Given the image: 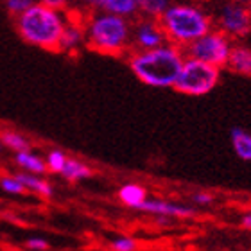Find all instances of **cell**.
Wrapping results in <instances>:
<instances>
[{
    "label": "cell",
    "instance_id": "1",
    "mask_svg": "<svg viewBox=\"0 0 251 251\" xmlns=\"http://www.w3.org/2000/svg\"><path fill=\"white\" fill-rule=\"evenodd\" d=\"M185 58L183 49L165 42L154 49L129 50L127 65L140 83L152 88H174Z\"/></svg>",
    "mask_w": 251,
    "mask_h": 251
},
{
    "label": "cell",
    "instance_id": "2",
    "mask_svg": "<svg viewBox=\"0 0 251 251\" xmlns=\"http://www.w3.org/2000/svg\"><path fill=\"white\" fill-rule=\"evenodd\" d=\"M86 47L104 56L122 58L131 50V18L108 11L83 15Z\"/></svg>",
    "mask_w": 251,
    "mask_h": 251
},
{
    "label": "cell",
    "instance_id": "3",
    "mask_svg": "<svg viewBox=\"0 0 251 251\" xmlns=\"http://www.w3.org/2000/svg\"><path fill=\"white\" fill-rule=\"evenodd\" d=\"M67 20L68 13L36 2L29 9L15 16V27L22 40L32 47L43 50H58Z\"/></svg>",
    "mask_w": 251,
    "mask_h": 251
},
{
    "label": "cell",
    "instance_id": "4",
    "mask_svg": "<svg viewBox=\"0 0 251 251\" xmlns=\"http://www.w3.org/2000/svg\"><path fill=\"white\" fill-rule=\"evenodd\" d=\"M158 20L162 24L167 42L178 45L183 50L194 40H198L201 34L214 27L210 11L201 5L187 4V2L169 4Z\"/></svg>",
    "mask_w": 251,
    "mask_h": 251
},
{
    "label": "cell",
    "instance_id": "5",
    "mask_svg": "<svg viewBox=\"0 0 251 251\" xmlns=\"http://www.w3.org/2000/svg\"><path fill=\"white\" fill-rule=\"evenodd\" d=\"M221 79V68L210 63H204L201 59L185 58L181 70L178 74L174 90L179 94L192 95V97H201V95L210 94L217 86Z\"/></svg>",
    "mask_w": 251,
    "mask_h": 251
},
{
    "label": "cell",
    "instance_id": "6",
    "mask_svg": "<svg viewBox=\"0 0 251 251\" xmlns=\"http://www.w3.org/2000/svg\"><path fill=\"white\" fill-rule=\"evenodd\" d=\"M231 47H233V40L219 31L217 27H212L198 40H194L188 47H185V56L225 68L230 58Z\"/></svg>",
    "mask_w": 251,
    "mask_h": 251
},
{
    "label": "cell",
    "instance_id": "7",
    "mask_svg": "<svg viewBox=\"0 0 251 251\" xmlns=\"http://www.w3.org/2000/svg\"><path fill=\"white\" fill-rule=\"evenodd\" d=\"M214 27L230 36L233 42H241L251 34V16L246 4L239 2H217L212 11Z\"/></svg>",
    "mask_w": 251,
    "mask_h": 251
},
{
    "label": "cell",
    "instance_id": "8",
    "mask_svg": "<svg viewBox=\"0 0 251 251\" xmlns=\"http://www.w3.org/2000/svg\"><path fill=\"white\" fill-rule=\"evenodd\" d=\"M167 42L163 27L158 18L140 16L131 25V50H146L160 47Z\"/></svg>",
    "mask_w": 251,
    "mask_h": 251
},
{
    "label": "cell",
    "instance_id": "9",
    "mask_svg": "<svg viewBox=\"0 0 251 251\" xmlns=\"http://www.w3.org/2000/svg\"><path fill=\"white\" fill-rule=\"evenodd\" d=\"M70 11L81 15L92 11H108L126 18H135L138 15V2L136 0H74Z\"/></svg>",
    "mask_w": 251,
    "mask_h": 251
},
{
    "label": "cell",
    "instance_id": "10",
    "mask_svg": "<svg viewBox=\"0 0 251 251\" xmlns=\"http://www.w3.org/2000/svg\"><path fill=\"white\" fill-rule=\"evenodd\" d=\"M83 47H86L83 15H81V13H75V11H68V20L61 32L58 52L77 54Z\"/></svg>",
    "mask_w": 251,
    "mask_h": 251
},
{
    "label": "cell",
    "instance_id": "11",
    "mask_svg": "<svg viewBox=\"0 0 251 251\" xmlns=\"http://www.w3.org/2000/svg\"><path fill=\"white\" fill-rule=\"evenodd\" d=\"M142 212L151 215H156L158 219H190L194 217V208L187 204H179L176 201L169 199H158V198H147L140 206Z\"/></svg>",
    "mask_w": 251,
    "mask_h": 251
},
{
    "label": "cell",
    "instance_id": "12",
    "mask_svg": "<svg viewBox=\"0 0 251 251\" xmlns=\"http://www.w3.org/2000/svg\"><path fill=\"white\" fill-rule=\"evenodd\" d=\"M226 68L237 75L251 77V45L241 42H233L230 50V58L226 63Z\"/></svg>",
    "mask_w": 251,
    "mask_h": 251
},
{
    "label": "cell",
    "instance_id": "13",
    "mask_svg": "<svg viewBox=\"0 0 251 251\" xmlns=\"http://www.w3.org/2000/svg\"><path fill=\"white\" fill-rule=\"evenodd\" d=\"M16 174H18V178L22 179V183L25 187V192H31L42 199H49L54 196L52 185L43 178V174H31V173H24V171H20V173Z\"/></svg>",
    "mask_w": 251,
    "mask_h": 251
},
{
    "label": "cell",
    "instance_id": "14",
    "mask_svg": "<svg viewBox=\"0 0 251 251\" xmlns=\"http://www.w3.org/2000/svg\"><path fill=\"white\" fill-rule=\"evenodd\" d=\"M15 163H16V167L20 169V171H24V173H31V174H45L47 173L45 158H42L40 154L31 151V149L15 152Z\"/></svg>",
    "mask_w": 251,
    "mask_h": 251
},
{
    "label": "cell",
    "instance_id": "15",
    "mask_svg": "<svg viewBox=\"0 0 251 251\" xmlns=\"http://www.w3.org/2000/svg\"><path fill=\"white\" fill-rule=\"evenodd\" d=\"M147 199L146 188L138 183H126L119 188V201L129 208L140 210L142 203Z\"/></svg>",
    "mask_w": 251,
    "mask_h": 251
},
{
    "label": "cell",
    "instance_id": "16",
    "mask_svg": "<svg viewBox=\"0 0 251 251\" xmlns=\"http://www.w3.org/2000/svg\"><path fill=\"white\" fill-rule=\"evenodd\" d=\"M92 174H94L92 173V169H90L84 162H81V160H77V158H68L59 176L65 178L67 181H83V179L90 178Z\"/></svg>",
    "mask_w": 251,
    "mask_h": 251
},
{
    "label": "cell",
    "instance_id": "17",
    "mask_svg": "<svg viewBox=\"0 0 251 251\" xmlns=\"http://www.w3.org/2000/svg\"><path fill=\"white\" fill-rule=\"evenodd\" d=\"M231 146L241 160L251 162V133L241 129V127H235L231 131Z\"/></svg>",
    "mask_w": 251,
    "mask_h": 251
},
{
    "label": "cell",
    "instance_id": "18",
    "mask_svg": "<svg viewBox=\"0 0 251 251\" xmlns=\"http://www.w3.org/2000/svg\"><path fill=\"white\" fill-rule=\"evenodd\" d=\"M0 138H2V142H4L5 149H9V151H13V152L31 149V142H29V138L24 136L22 133H18V131L4 129L2 133H0Z\"/></svg>",
    "mask_w": 251,
    "mask_h": 251
},
{
    "label": "cell",
    "instance_id": "19",
    "mask_svg": "<svg viewBox=\"0 0 251 251\" xmlns=\"http://www.w3.org/2000/svg\"><path fill=\"white\" fill-rule=\"evenodd\" d=\"M136 2H138V15L149 18H160V15L171 4L169 0H136Z\"/></svg>",
    "mask_w": 251,
    "mask_h": 251
},
{
    "label": "cell",
    "instance_id": "20",
    "mask_svg": "<svg viewBox=\"0 0 251 251\" xmlns=\"http://www.w3.org/2000/svg\"><path fill=\"white\" fill-rule=\"evenodd\" d=\"M0 190H4L5 194H11V196L25 194V187L22 183V179L18 178V174H4V176H0Z\"/></svg>",
    "mask_w": 251,
    "mask_h": 251
},
{
    "label": "cell",
    "instance_id": "21",
    "mask_svg": "<svg viewBox=\"0 0 251 251\" xmlns=\"http://www.w3.org/2000/svg\"><path fill=\"white\" fill-rule=\"evenodd\" d=\"M67 160H68V156L63 151H59V149H52V151H49L47 156H45L47 173L61 174V171H63V167H65Z\"/></svg>",
    "mask_w": 251,
    "mask_h": 251
},
{
    "label": "cell",
    "instance_id": "22",
    "mask_svg": "<svg viewBox=\"0 0 251 251\" xmlns=\"http://www.w3.org/2000/svg\"><path fill=\"white\" fill-rule=\"evenodd\" d=\"M2 2H4L5 11L15 18V16H18L25 9H29L32 4H36L38 0H2Z\"/></svg>",
    "mask_w": 251,
    "mask_h": 251
},
{
    "label": "cell",
    "instance_id": "23",
    "mask_svg": "<svg viewBox=\"0 0 251 251\" xmlns=\"http://www.w3.org/2000/svg\"><path fill=\"white\" fill-rule=\"evenodd\" d=\"M110 248L113 251H135L136 248H138V242H136L133 237L121 235V237H115V239L110 242Z\"/></svg>",
    "mask_w": 251,
    "mask_h": 251
},
{
    "label": "cell",
    "instance_id": "24",
    "mask_svg": "<svg viewBox=\"0 0 251 251\" xmlns=\"http://www.w3.org/2000/svg\"><path fill=\"white\" fill-rule=\"evenodd\" d=\"M38 2H42V4L49 5V7H52V9H58V11H68L72 9V2L74 0H38Z\"/></svg>",
    "mask_w": 251,
    "mask_h": 251
},
{
    "label": "cell",
    "instance_id": "25",
    "mask_svg": "<svg viewBox=\"0 0 251 251\" xmlns=\"http://www.w3.org/2000/svg\"><path fill=\"white\" fill-rule=\"evenodd\" d=\"M25 248L31 251H45L49 250V242L42 237H31L25 241Z\"/></svg>",
    "mask_w": 251,
    "mask_h": 251
},
{
    "label": "cell",
    "instance_id": "26",
    "mask_svg": "<svg viewBox=\"0 0 251 251\" xmlns=\"http://www.w3.org/2000/svg\"><path fill=\"white\" fill-rule=\"evenodd\" d=\"M192 201L199 206H208V204L214 203V196L210 192H204V190H199L192 196Z\"/></svg>",
    "mask_w": 251,
    "mask_h": 251
},
{
    "label": "cell",
    "instance_id": "27",
    "mask_svg": "<svg viewBox=\"0 0 251 251\" xmlns=\"http://www.w3.org/2000/svg\"><path fill=\"white\" fill-rule=\"evenodd\" d=\"M242 226H244V228H248V230H251V212L242 217Z\"/></svg>",
    "mask_w": 251,
    "mask_h": 251
},
{
    "label": "cell",
    "instance_id": "28",
    "mask_svg": "<svg viewBox=\"0 0 251 251\" xmlns=\"http://www.w3.org/2000/svg\"><path fill=\"white\" fill-rule=\"evenodd\" d=\"M217 2H239V4H248V0H217Z\"/></svg>",
    "mask_w": 251,
    "mask_h": 251
},
{
    "label": "cell",
    "instance_id": "29",
    "mask_svg": "<svg viewBox=\"0 0 251 251\" xmlns=\"http://www.w3.org/2000/svg\"><path fill=\"white\" fill-rule=\"evenodd\" d=\"M4 149H5V146H4V142H2V138H0V154L4 152Z\"/></svg>",
    "mask_w": 251,
    "mask_h": 251
},
{
    "label": "cell",
    "instance_id": "30",
    "mask_svg": "<svg viewBox=\"0 0 251 251\" xmlns=\"http://www.w3.org/2000/svg\"><path fill=\"white\" fill-rule=\"evenodd\" d=\"M248 11H250V16H251V0H248Z\"/></svg>",
    "mask_w": 251,
    "mask_h": 251
}]
</instances>
